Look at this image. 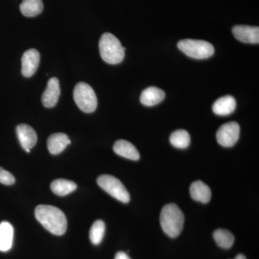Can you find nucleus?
Masks as SVG:
<instances>
[{"mask_svg":"<svg viewBox=\"0 0 259 259\" xmlns=\"http://www.w3.org/2000/svg\"><path fill=\"white\" fill-rule=\"evenodd\" d=\"M105 233V224L101 220L95 221L90 231V241L94 245H99L103 239Z\"/></svg>","mask_w":259,"mask_h":259,"instance_id":"obj_22","label":"nucleus"},{"mask_svg":"<svg viewBox=\"0 0 259 259\" xmlns=\"http://www.w3.org/2000/svg\"><path fill=\"white\" fill-rule=\"evenodd\" d=\"M164 97V92L161 89L156 87H150L142 92L140 100L143 105L151 107L158 105V103L163 101Z\"/></svg>","mask_w":259,"mask_h":259,"instance_id":"obj_16","label":"nucleus"},{"mask_svg":"<svg viewBox=\"0 0 259 259\" xmlns=\"http://www.w3.org/2000/svg\"><path fill=\"white\" fill-rule=\"evenodd\" d=\"M0 183L4 185H13L15 183V177L10 172L0 167Z\"/></svg>","mask_w":259,"mask_h":259,"instance_id":"obj_23","label":"nucleus"},{"mask_svg":"<svg viewBox=\"0 0 259 259\" xmlns=\"http://www.w3.org/2000/svg\"><path fill=\"white\" fill-rule=\"evenodd\" d=\"M97 184L114 198L127 203L131 197L128 191L118 179L111 175H104L97 178Z\"/></svg>","mask_w":259,"mask_h":259,"instance_id":"obj_6","label":"nucleus"},{"mask_svg":"<svg viewBox=\"0 0 259 259\" xmlns=\"http://www.w3.org/2000/svg\"><path fill=\"white\" fill-rule=\"evenodd\" d=\"M69 144H71V141L69 136L63 133L51 135L47 141L48 149L52 155H57L63 152Z\"/></svg>","mask_w":259,"mask_h":259,"instance_id":"obj_12","label":"nucleus"},{"mask_svg":"<svg viewBox=\"0 0 259 259\" xmlns=\"http://www.w3.org/2000/svg\"><path fill=\"white\" fill-rule=\"evenodd\" d=\"M14 238V229L10 223H0V251L7 252L11 249Z\"/></svg>","mask_w":259,"mask_h":259,"instance_id":"obj_17","label":"nucleus"},{"mask_svg":"<svg viewBox=\"0 0 259 259\" xmlns=\"http://www.w3.org/2000/svg\"><path fill=\"white\" fill-rule=\"evenodd\" d=\"M99 49L102 60L107 64H120L125 58V48L122 47L120 40L110 32L102 35Z\"/></svg>","mask_w":259,"mask_h":259,"instance_id":"obj_3","label":"nucleus"},{"mask_svg":"<svg viewBox=\"0 0 259 259\" xmlns=\"http://www.w3.org/2000/svg\"><path fill=\"white\" fill-rule=\"evenodd\" d=\"M40 60V54L36 49H29L25 51L21 59L22 74L25 77L33 76L38 68Z\"/></svg>","mask_w":259,"mask_h":259,"instance_id":"obj_8","label":"nucleus"},{"mask_svg":"<svg viewBox=\"0 0 259 259\" xmlns=\"http://www.w3.org/2000/svg\"><path fill=\"white\" fill-rule=\"evenodd\" d=\"M190 192L191 197L194 200L202 203H207L210 201V188L202 182V181H196L190 186Z\"/></svg>","mask_w":259,"mask_h":259,"instance_id":"obj_14","label":"nucleus"},{"mask_svg":"<svg viewBox=\"0 0 259 259\" xmlns=\"http://www.w3.org/2000/svg\"><path fill=\"white\" fill-rule=\"evenodd\" d=\"M35 215L37 221L52 234L62 236L66 233L67 220L58 207L40 204L35 208Z\"/></svg>","mask_w":259,"mask_h":259,"instance_id":"obj_1","label":"nucleus"},{"mask_svg":"<svg viewBox=\"0 0 259 259\" xmlns=\"http://www.w3.org/2000/svg\"><path fill=\"white\" fill-rule=\"evenodd\" d=\"M20 9L24 16L32 18L42 13L44 3L42 0H23Z\"/></svg>","mask_w":259,"mask_h":259,"instance_id":"obj_19","label":"nucleus"},{"mask_svg":"<svg viewBox=\"0 0 259 259\" xmlns=\"http://www.w3.org/2000/svg\"><path fill=\"white\" fill-rule=\"evenodd\" d=\"M235 259H247L246 257L243 254H238L237 255L236 258Z\"/></svg>","mask_w":259,"mask_h":259,"instance_id":"obj_25","label":"nucleus"},{"mask_svg":"<svg viewBox=\"0 0 259 259\" xmlns=\"http://www.w3.org/2000/svg\"><path fill=\"white\" fill-rule=\"evenodd\" d=\"M61 89L59 79L56 77L51 78L48 81L47 89L42 95V103L47 108H52L55 107L59 97H60Z\"/></svg>","mask_w":259,"mask_h":259,"instance_id":"obj_9","label":"nucleus"},{"mask_svg":"<svg viewBox=\"0 0 259 259\" xmlns=\"http://www.w3.org/2000/svg\"><path fill=\"white\" fill-rule=\"evenodd\" d=\"M17 135L22 147L27 153L30 152V149L36 144L37 136L36 132L31 126L26 124H20L16 129Z\"/></svg>","mask_w":259,"mask_h":259,"instance_id":"obj_11","label":"nucleus"},{"mask_svg":"<svg viewBox=\"0 0 259 259\" xmlns=\"http://www.w3.org/2000/svg\"><path fill=\"white\" fill-rule=\"evenodd\" d=\"M232 32L239 41L252 44H258L259 42L258 27L236 25L232 28Z\"/></svg>","mask_w":259,"mask_h":259,"instance_id":"obj_10","label":"nucleus"},{"mask_svg":"<svg viewBox=\"0 0 259 259\" xmlns=\"http://www.w3.org/2000/svg\"><path fill=\"white\" fill-rule=\"evenodd\" d=\"M162 230L170 238L180 236L185 223V215L175 204H168L162 209L160 214Z\"/></svg>","mask_w":259,"mask_h":259,"instance_id":"obj_2","label":"nucleus"},{"mask_svg":"<svg viewBox=\"0 0 259 259\" xmlns=\"http://www.w3.org/2000/svg\"><path fill=\"white\" fill-rule=\"evenodd\" d=\"M177 46L184 54L195 59H208L214 53L212 44L205 40L185 39L180 40Z\"/></svg>","mask_w":259,"mask_h":259,"instance_id":"obj_4","label":"nucleus"},{"mask_svg":"<svg viewBox=\"0 0 259 259\" xmlns=\"http://www.w3.org/2000/svg\"><path fill=\"white\" fill-rule=\"evenodd\" d=\"M113 150L115 153L127 159L138 161L140 158V153L134 145L125 141L119 140L116 141L113 146Z\"/></svg>","mask_w":259,"mask_h":259,"instance_id":"obj_13","label":"nucleus"},{"mask_svg":"<svg viewBox=\"0 0 259 259\" xmlns=\"http://www.w3.org/2000/svg\"><path fill=\"white\" fill-rule=\"evenodd\" d=\"M74 100L80 110L86 113L96 110L97 98L93 88L88 83L79 82L75 86Z\"/></svg>","mask_w":259,"mask_h":259,"instance_id":"obj_5","label":"nucleus"},{"mask_svg":"<svg viewBox=\"0 0 259 259\" xmlns=\"http://www.w3.org/2000/svg\"><path fill=\"white\" fill-rule=\"evenodd\" d=\"M213 238H214L216 243L221 248H225V249L231 248L235 241L233 233L228 230L225 229H218L214 231L213 233Z\"/></svg>","mask_w":259,"mask_h":259,"instance_id":"obj_20","label":"nucleus"},{"mask_svg":"<svg viewBox=\"0 0 259 259\" xmlns=\"http://www.w3.org/2000/svg\"><path fill=\"white\" fill-rule=\"evenodd\" d=\"M51 188L56 195L63 197L74 192L77 188V185L72 181L58 179L51 183Z\"/></svg>","mask_w":259,"mask_h":259,"instance_id":"obj_18","label":"nucleus"},{"mask_svg":"<svg viewBox=\"0 0 259 259\" xmlns=\"http://www.w3.org/2000/svg\"><path fill=\"white\" fill-rule=\"evenodd\" d=\"M236 101L234 97L227 95L221 97L213 104L212 110L218 115H231L236 110Z\"/></svg>","mask_w":259,"mask_h":259,"instance_id":"obj_15","label":"nucleus"},{"mask_svg":"<svg viewBox=\"0 0 259 259\" xmlns=\"http://www.w3.org/2000/svg\"><path fill=\"white\" fill-rule=\"evenodd\" d=\"M239 136L240 126L236 122H229L221 125L216 134L218 142L223 147L234 146Z\"/></svg>","mask_w":259,"mask_h":259,"instance_id":"obj_7","label":"nucleus"},{"mask_svg":"<svg viewBox=\"0 0 259 259\" xmlns=\"http://www.w3.org/2000/svg\"><path fill=\"white\" fill-rule=\"evenodd\" d=\"M190 136L185 130H178L172 133L170 136V142L175 148L185 149L190 146Z\"/></svg>","mask_w":259,"mask_h":259,"instance_id":"obj_21","label":"nucleus"},{"mask_svg":"<svg viewBox=\"0 0 259 259\" xmlns=\"http://www.w3.org/2000/svg\"><path fill=\"white\" fill-rule=\"evenodd\" d=\"M115 259H131L128 256L127 253H124V252H118L116 253Z\"/></svg>","mask_w":259,"mask_h":259,"instance_id":"obj_24","label":"nucleus"}]
</instances>
